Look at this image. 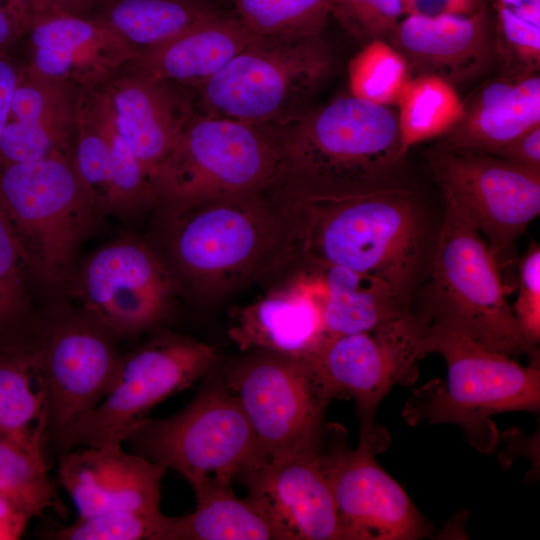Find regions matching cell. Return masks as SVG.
Masks as SVG:
<instances>
[{"mask_svg": "<svg viewBox=\"0 0 540 540\" xmlns=\"http://www.w3.org/2000/svg\"><path fill=\"white\" fill-rule=\"evenodd\" d=\"M292 242L315 268L343 267L387 283L411 307L437 233L408 186L345 194L277 191Z\"/></svg>", "mask_w": 540, "mask_h": 540, "instance_id": "6da1fadb", "label": "cell"}, {"mask_svg": "<svg viewBox=\"0 0 540 540\" xmlns=\"http://www.w3.org/2000/svg\"><path fill=\"white\" fill-rule=\"evenodd\" d=\"M162 206L160 255L178 287L202 297L235 289L294 252L282 208L262 194Z\"/></svg>", "mask_w": 540, "mask_h": 540, "instance_id": "7a4b0ae2", "label": "cell"}, {"mask_svg": "<svg viewBox=\"0 0 540 540\" xmlns=\"http://www.w3.org/2000/svg\"><path fill=\"white\" fill-rule=\"evenodd\" d=\"M279 129L276 190L345 194L405 186L407 152L397 112L387 106L341 96Z\"/></svg>", "mask_w": 540, "mask_h": 540, "instance_id": "3957f363", "label": "cell"}, {"mask_svg": "<svg viewBox=\"0 0 540 540\" xmlns=\"http://www.w3.org/2000/svg\"><path fill=\"white\" fill-rule=\"evenodd\" d=\"M431 326L434 352L446 362L447 380H432L415 390L402 415L410 425H459L471 446L490 452L498 440L492 415L539 411V366H523L461 333Z\"/></svg>", "mask_w": 540, "mask_h": 540, "instance_id": "277c9868", "label": "cell"}, {"mask_svg": "<svg viewBox=\"0 0 540 540\" xmlns=\"http://www.w3.org/2000/svg\"><path fill=\"white\" fill-rule=\"evenodd\" d=\"M0 208L26 269L44 287H70L77 250L99 214L73 158L0 165Z\"/></svg>", "mask_w": 540, "mask_h": 540, "instance_id": "5b68a950", "label": "cell"}, {"mask_svg": "<svg viewBox=\"0 0 540 540\" xmlns=\"http://www.w3.org/2000/svg\"><path fill=\"white\" fill-rule=\"evenodd\" d=\"M428 274L418 313L431 324L511 357L531 355L507 302L497 257L481 234L448 205Z\"/></svg>", "mask_w": 540, "mask_h": 540, "instance_id": "8992f818", "label": "cell"}, {"mask_svg": "<svg viewBox=\"0 0 540 540\" xmlns=\"http://www.w3.org/2000/svg\"><path fill=\"white\" fill-rule=\"evenodd\" d=\"M334 64L322 34L257 35L222 70L194 88L204 114L282 126L307 111V101Z\"/></svg>", "mask_w": 540, "mask_h": 540, "instance_id": "52a82bcc", "label": "cell"}, {"mask_svg": "<svg viewBox=\"0 0 540 540\" xmlns=\"http://www.w3.org/2000/svg\"><path fill=\"white\" fill-rule=\"evenodd\" d=\"M206 377L183 409L146 419L126 440L136 454L175 470L192 487L206 478L232 484L265 462L222 371L213 367Z\"/></svg>", "mask_w": 540, "mask_h": 540, "instance_id": "ba28073f", "label": "cell"}, {"mask_svg": "<svg viewBox=\"0 0 540 540\" xmlns=\"http://www.w3.org/2000/svg\"><path fill=\"white\" fill-rule=\"evenodd\" d=\"M281 164L279 126L193 113L158 183V204L262 194L274 187Z\"/></svg>", "mask_w": 540, "mask_h": 540, "instance_id": "9c48e42d", "label": "cell"}, {"mask_svg": "<svg viewBox=\"0 0 540 540\" xmlns=\"http://www.w3.org/2000/svg\"><path fill=\"white\" fill-rule=\"evenodd\" d=\"M250 352L221 371L265 462L318 451L327 407L336 398L331 388L308 356Z\"/></svg>", "mask_w": 540, "mask_h": 540, "instance_id": "30bf717a", "label": "cell"}, {"mask_svg": "<svg viewBox=\"0 0 540 540\" xmlns=\"http://www.w3.org/2000/svg\"><path fill=\"white\" fill-rule=\"evenodd\" d=\"M433 352L430 321L412 311L364 332L325 337L308 357L335 397L354 399L360 440L376 453L387 441L375 422L380 402L396 384L415 381L418 361Z\"/></svg>", "mask_w": 540, "mask_h": 540, "instance_id": "8fae6325", "label": "cell"}, {"mask_svg": "<svg viewBox=\"0 0 540 540\" xmlns=\"http://www.w3.org/2000/svg\"><path fill=\"white\" fill-rule=\"evenodd\" d=\"M215 362L213 349L199 341L175 334L151 339L121 355L104 397L59 442L68 449L123 446L157 404L205 377Z\"/></svg>", "mask_w": 540, "mask_h": 540, "instance_id": "7c38bea8", "label": "cell"}, {"mask_svg": "<svg viewBox=\"0 0 540 540\" xmlns=\"http://www.w3.org/2000/svg\"><path fill=\"white\" fill-rule=\"evenodd\" d=\"M428 164L445 205L485 239L498 262L540 213V174L497 156L435 146Z\"/></svg>", "mask_w": 540, "mask_h": 540, "instance_id": "4fadbf2b", "label": "cell"}, {"mask_svg": "<svg viewBox=\"0 0 540 540\" xmlns=\"http://www.w3.org/2000/svg\"><path fill=\"white\" fill-rule=\"evenodd\" d=\"M70 287L81 312L116 338L163 321L178 285L156 247L123 236L92 253L75 271Z\"/></svg>", "mask_w": 540, "mask_h": 540, "instance_id": "5bb4252c", "label": "cell"}, {"mask_svg": "<svg viewBox=\"0 0 540 540\" xmlns=\"http://www.w3.org/2000/svg\"><path fill=\"white\" fill-rule=\"evenodd\" d=\"M374 454L363 440L356 448L349 447L342 426L326 425L318 459L335 502L341 540H416L428 536L430 523Z\"/></svg>", "mask_w": 540, "mask_h": 540, "instance_id": "9a60e30c", "label": "cell"}, {"mask_svg": "<svg viewBox=\"0 0 540 540\" xmlns=\"http://www.w3.org/2000/svg\"><path fill=\"white\" fill-rule=\"evenodd\" d=\"M115 337L83 312L48 323L34 346L49 425L60 440L110 388L121 355Z\"/></svg>", "mask_w": 540, "mask_h": 540, "instance_id": "2e32d148", "label": "cell"}, {"mask_svg": "<svg viewBox=\"0 0 540 540\" xmlns=\"http://www.w3.org/2000/svg\"><path fill=\"white\" fill-rule=\"evenodd\" d=\"M247 498L275 540H341L335 502L318 451L266 461L244 475Z\"/></svg>", "mask_w": 540, "mask_h": 540, "instance_id": "e0dca14e", "label": "cell"}, {"mask_svg": "<svg viewBox=\"0 0 540 540\" xmlns=\"http://www.w3.org/2000/svg\"><path fill=\"white\" fill-rule=\"evenodd\" d=\"M167 468L123 446H80L59 459V480L78 517L114 511H160Z\"/></svg>", "mask_w": 540, "mask_h": 540, "instance_id": "ac0fdd59", "label": "cell"}, {"mask_svg": "<svg viewBox=\"0 0 540 540\" xmlns=\"http://www.w3.org/2000/svg\"><path fill=\"white\" fill-rule=\"evenodd\" d=\"M386 41L405 59L411 77L433 76L454 87L481 75L495 60L485 4L468 15H407Z\"/></svg>", "mask_w": 540, "mask_h": 540, "instance_id": "d6986e66", "label": "cell"}, {"mask_svg": "<svg viewBox=\"0 0 540 540\" xmlns=\"http://www.w3.org/2000/svg\"><path fill=\"white\" fill-rule=\"evenodd\" d=\"M28 35L26 66L78 88L107 84L138 52L92 16L63 15L34 24Z\"/></svg>", "mask_w": 540, "mask_h": 540, "instance_id": "ffe728a7", "label": "cell"}, {"mask_svg": "<svg viewBox=\"0 0 540 540\" xmlns=\"http://www.w3.org/2000/svg\"><path fill=\"white\" fill-rule=\"evenodd\" d=\"M106 86L118 127L158 192V183L193 114L190 100L175 84L151 79L130 64Z\"/></svg>", "mask_w": 540, "mask_h": 540, "instance_id": "44dd1931", "label": "cell"}, {"mask_svg": "<svg viewBox=\"0 0 540 540\" xmlns=\"http://www.w3.org/2000/svg\"><path fill=\"white\" fill-rule=\"evenodd\" d=\"M540 125L539 73L501 74L479 86L464 102L456 124L437 146L493 154L521 134Z\"/></svg>", "mask_w": 540, "mask_h": 540, "instance_id": "7402d4cb", "label": "cell"}, {"mask_svg": "<svg viewBox=\"0 0 540 540\" xmlns=\"http://www.w3.org/2000/svg\"><path fill=\"white\" fill-rule=\"evenodd\" d=\"M322 296V280L316 273L294 289L271 294L243 309L230 337L242 351L307 357L326 337Z\"/></svg>", "mask_w": 540, "mask_h": 540, "instance_id": "603a6c76", "label": "cell"}, {"mask_svg": "<svg viewBox=\"0 0 540 540\" xmlns=\"http://www.w3.org/2000/svg\"><path fill=\"white\" fill-rule=\"evenodd\" d=\"M256 36L235 13H225L138 53L130 66L151 79L194 88L222 70Z\"/></svg>", "mask_w": 540, "mask_h": 540, "instance_id": "cb8c5ba5", "label": "cell"}, {"mask_svg": "<svg viewBox=\"0 0 540 540\" xmlns=\"http://www.w3.org/2000/svg\"><path fill=\"white\" fill-rule=\"evenodd\" d=\"M316 272L323 284L326 337L364 332L412 312L379 278L338 266Z\"/></svg>", "mask_w": 540, "mask_h": 540, "instance_id": "d4e9b609", "label": "cell"}, {"mask_svg": "<svg viewBox=\"0 0 540 540\" xmlns=\"http://www.w3.org/2000/svg\"><path fill=\"white\" fill-rule=\"evenodd\" d=\"M225 13L220 0H96L89 16L140 53Z\"/></svg>", "mask_w": 540, "mask_h": 540, "instance_id": "484cf974", "label": "cell"}, {"mask_svg": "<svg viewBox=\"0 0 540 540\" xmlns=\"http://www.w3.org/2000/svg\"><path fill=\"white\" fill-rule=\"evenodd\" d=\"M192 488L194 511L166 516L163 540H275L264 515L247 497L238 498L231 483L206 478Z\"/></svg>", "mask_w": 540, "mask_h": 540, "instance_id": "4316f807", "label": "cell"}, {"mask_svg": "<svg viewBox=\"0 0 540 540\" xmlns=\"http://www.w3.org/2000/svg\"><path fill=\"white\" fill-rule=\"evenodd\" d=\"M49 404L34 346L0 351V437L42 448Z\"/></svg>", "mask_w": 540, "mask_h": 540, "instance_id": "83f0119b", "label": "cell"}, {"mask_svg": "<svg viewBox=\"0 0 540 540\" xmlns=\"http://www.w3.org/2000/svg\"><path fill=\"white\" fill-rule=\"evenodd\" d=\"M397 105L400 138L406 152L415 144L443 136L463 111L455 87L433 76L411 77Z\"/></svg>", "mask_w": 540, "mask_h": 540, "instance_id": "f1b7e54d", "label": "cell"}, {"mask_svg": "<svg viewBox=\"0 0 540 540\" xmlns=\"http://www.w3.org/2000/svg\"><path fill=\"white\" fill-rule=\"evenodd\" d=\"M494 10L493 43L501 74L539 73L540 0H490Z\"/></svg>", "mask_w": 540, "mask_h": 540, "instance_id": "f546056e", "label": "cell"}, {"mask_svg": "<svg viewBox=\"0 0 540 540\" xmlns=\"http://www.w3.org/2000/svg\"><path fill=\"white\" fill-rule=\"evenodd\" d=\"M0 496L27 513L41 516L59 507L42 448L0 437Z\"/></svg>", "mask_w": 540, "mask_h": 540, "instance_id": "4dcf8cb0", "label": "cell"}, {"mask_svg": "<svg viewBox=\"0 0 540 540\" xmlns=\"http://www.w3.org/2000/svg\"><path fill=\"white\" fill-rule=\"evenodd\" d=\"M232 1L236 16L258 36L319 35L330 15V0Z\"/></svg>", "mask_w": 540, "mask_h": 540, "instance_id": "1f68e13d", "label": "cell"}, {"mask_svg": "<svg viewBox=\"0 0 540 540\" xmlns=\"http://www.w3.org/2000/svg\"><path fill=\"white\" fill-rule=\"evenodd\" d=\"M405 59L382 39L370 41L350 60V95L381 106L397 104L410 80Z\"/></svg>", "mask_w": 540, "mask_h": 540, "instance_id": "d6a6232c", "label": "cell"}, {"mask_svg": "<svg viewBox=\"0 0 540 540\" xmlns=\"http://www.w3.org/2000/svg\"><path fill=\"white\" fill-rule=\"evenodd\" d=\"M166 516L161 512L114 511L77 519L49 532L56 540H163Z\"/></svg>", "mask_w": 540, "mask_h": 540, "instance_id": "836d02e7", "label": "cell"}, {"mask_svg": "<svg viewBox=\"0 0 540 540\" xmlns=\"http://www.w3.org/2000/svg\"><path fill=\"white\" fill-rule=\"evenodd\" d=\"M403 14L400 0H330V15L363 45L387 40Z\"/></svg>", "mask_w": 540, "mask_h": 540, "instance_id": "e575fe53", "label": "cell"}, {"mask_svg": "<svg viewBox=\"0 0 540 540\" xmlns=\"http://www.w3.org/2000/svg\"><path fill=\"white\" fill-rule=\"evenodd\" d=\"M23 255L0 208V327L17 320L27 309Z\"/></svg>", "mask_w": 540, "mask_h": 540, "instance_id": "d590c367", "label": "cell"}, {"mask_svg": "<svg viewBox=\"0 0 540 540\" xmlns=\"http://www.w3.org/2000/svg\"><path fill=\"white\" fill-rule=\"evenodd\" d=\"M518 331L536 358L540 341V247L532 244L519 262V292L511 307Z\"/></svg>", "mask_w": 540, "mask_h": 540, "instance_id": "8d00e7d4", "label": "cell"}, {"mask_svg": "<svg viewBox=\"0 0 540 540\" xmlns=\"http://www.w3.org/2000/svg\"><path fill=\"white\" fill-rule=\"evenodd\" d=\"M96 0H5L22 35L34 24L57 16H89Z\"/></svg>", "mask_w": 540, "mask_h": 540, "instance_id": "74e56055", "label": "cell"}, {"mask_svg": "<svg viewBox=\"0 0 540 540\" xmlns=\"http://www.w3.org/2000/svg\"><path fill=\"white\" fill-rule=\"evenodd\" d=\"M490 155L540 174V125L531 128Z\"/></svg>", "mask_w": 540, "mask_h": 540, "instance_id": "f35d334b", "label": "cell"}, {"mask_svg": "<svg viewBox=\"0 0 540 540\" xmlns=\"http://www.w3.org/2000/svg\"><path fill=\"white\" fill-rule=\"evenodd\" d=\"M404 14L422 17L468 15L484 5L482 0H400Z\"/></svg>", "mask_w": 540, "mask_h": 540, "instance_id": "ab89813d", "label": "cell"}, {"mask_svg": "<svg viewBox=\"0 0 540 540\" xmlns=\"http://www.w3.org/2000/svg\"><path fill=\"white\" fill-rule=\"evenodd\" d=\"M30 518L20 506L0 496V540L19 539Z\"/></svg>", "mask_w": 540, "mask_h": 540, "instance_id": "60d3db41", "label": "cell"}, {"mask_svg": "<svg viewBox=\"0 0 540 540\" xmlns=\"http://www.w3.org/2000/svg\"><path fill=\"white\" fill-rule=\"evenodd\" d=\"M20 71L21 68H17L4 53H0V135L8 119Z\"/></svg>", "mask_w": 540, "mask_h": 540, "instance_id": "b9f144b4", "label": "cell"}, {"mask_svg": "<svg viewBox=\"0 0 540 540\" xmlns=\"http://www.w3.org/2000/svg\"><path fill=\"white\" fill-rule=\"evenodd\" d=\"M8 15L5 0H0V25L6 20Z\"/></svg>", "mask_w": 540, "mask_h": 540, "instance_id": "7bdbcfd3", "label": "cell"}]
</instances>
